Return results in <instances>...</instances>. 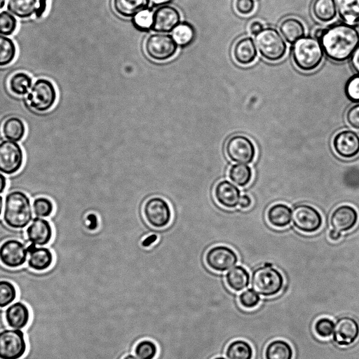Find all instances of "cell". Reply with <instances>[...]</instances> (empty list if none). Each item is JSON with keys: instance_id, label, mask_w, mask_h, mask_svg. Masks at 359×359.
Listing matches in <instances>:
<instances>
[{"instance_id": "cell-15", "label": "cell", "mask_w": 359, "mask_h": 359, "mask_svg": "<svg viewBox=\"0 0 359 359\" xmlns=\"http://www.w3.org/2000/svg\"><path fill=\"white\" fill-rule=\"evenodd\" d=\"M334 342L339 346L353 344L359 337V325L353 318L344 316L334 323L332 334Z\"/></svg>"}, {"instance_id": "cell-54", "label": "cell", "mask_w": 359, "mask_h": 359, "mask_svg": "<svg viewBox=\"0 0 359 359\" xmlns=\"http://www.w3.org/2000/svg\"><path fill=\"white\" fill-rule=\"evenodd\" d=\"M7 187V178L0 172V194L4 193Z\"/></svg>"}, {"instance_id": "cell-26", "label": "cell", "mask_w": 359, "mask_h": 359, "mask_svg": "<svg viewBox=\"0 0 359 359\" xmlns=\"http://www.w3.org/2000/svg\"><path fill=\"white\" fill-rule=\"evenodd\" d=\"M269 222L274 227L287 226L292 219V210L283 203H276L271 206L266 213Z\"/></svg>"}, {"instance_id": "cell-28", "label": "cell", "mask_w": 359, "mask_h": 359, "mask_svg": "<svg viewBox=\"0 0 359 359\" xmlns=\"http://www.w3.org/2000/svg\"><path fill=\"white\" fill-rule=\"evenodd\" d=\"M311 11L314 18L322 22H329L337 15L334 0H313Z\"/></svg>"}, {"instance_id": "cell-41", "label": "cell", "mask_w": 359, "mask_h": 359, "mask_svg": "<svg viewBox=\"0 0 359 359\" xmlns=\"http://www.w3.org/2000/svg\"><path fill=\"white\" fill-rule=\"evenodd\" d=\"M18 22L15 16L8 11L0 12V34L12 35L17 29Z\"/></svg>"}, {"instance_id": "cell-56", "label": "cell", "mask_w": 359, "mask_h": 359, "mask_svg": "<svg viewBox=\"0 0 359 359\" xmlns=\"http://www.w3.org/2000/svg\"><path fill=\"white\" fill-rule=\"evenodd\" d=\"M150 3L155 6L164 5L171 2L172 0H149Z\"/></svg>"}, {"instance_id": "cell-30", "label": "cell", "mask_w": 359, "mask_h": 359, "mask_svg": "<svg viewBox=\"0 0 359 359\" xmlns=\"http://www.w3.org/2000/svg\"><path fill=\"white\" fill-rule=\"evenodd\" d=\"M226 283L233 291L240 292L247 287L250 282V274L241 266H236L226 274Z\"/></svg>"}, {"instance_id": "cell-50", "label": "cell", "mask_w": 359, "mask_h": 359, "mask_svg": "<svg viewBox=\"0 0 359 359\" xmlns=\"http://www.w3.org/2000/svg\"><path fill=\"white\" fill-rule=\"evenodd\" d=\"M87 219L89 221V225L88 226V229L90 231H95L97 229L98 226V220L97 217L95 214H89L87 216Z\"/></svg>"}, {"instance_id": "cell-36", "label": "cell", "mask_w": 359, "mask_h": 359, "mask_svg": "<svg viewBox=\"0 0 359 359\" xmlns=\"http://www.w3.org/2000/svg\"><path fill=\"white\" fill-rule=\"evenodd\" d=\"M14 41L9 37L0 34V67L11 63L16 55Z\"/></svg>"}, {"instance_id": "cell-51", "label": "cell", "mask_w": 359, "mask_h": 359, "mask_svg": "<svg viewBox=\"0 0 359 359\" xmlns=\"http://www.w3.org/2000/svg\"><path fill=\"white\" fill-rule=\"evenodd\" d=\"M252 204V199L251 198L247 195L244 194L241 196L240 201H239V206L240 208L243 209L248 208Z\"/></svg>"}, {"instance_id": "cell-32", "label": "cell", "mask_w": 359, "mask_h": 359, "mask_svg": "<svg viewBox=\"0 0 359 359\" xmlns=\"http://www.w3.org/2000/svg\"><path fill=\"white\" fill-rule=\"evenodd\" d=\"M37 0H8L7 9L14 16L19 18H28L34 14L37 9Z\"/></svg>"}, {"instance_id": "cell-59", "label": "cell", "mask_w": 359, "mask_h": 359, "mask_svg": "<svg viewBox=\"0 0 359 359\" xmlns=\"http://www.w3.org/2000/svg\"><path fill=\"white\" fill-rule=\"evenodd\" d=\"M122 359H138L137 356H135L132 354H128L125 355Z\"/></svg>"}, {"instance_id": "cell-9", "label": "cell", "mask_w": 359, "mask_h": 359, "mask_svg": "<svg viewBox=\"0 0 359 359\" xmlns=\"http://www.w3.org/2000/svg\"><path fill=\"white\" fill-rule=\"evenodd\" d=\"M144 219L151 227L163 229L172 219V210L168 201L158 196L147 200L142 208Z\"/></svg>"}, {"instance_id": "cell-13", "label": "cell", "mask_w": 359, "mask_h": 359, "mask_svg": "<svg viewBox=\"0 0 359 359\" xmlns=\"http://www.w3.org/2000/svg\"><path fill=\"white\" fill-rule=\"evenodd\" d=\"M293 225L300 231L311 233L317 231L321 226L323 218L320 213L313 206L299 204L292 210Z\"/></svg>"}, {"instance_id": "cell-45", "label": "cell", "mask_w": 359, "mask_h": 359, "mask_svg": "<svg viewBox=\"0 0 359 359\" xmlns=\"http://www.w3.org/2000/svg\"><path fill=\"white\" fill-rule=\"evenodd\" d=\"M234 7L236 12L241 15H249L255 10L254 0H235Z\"/></svg>"}, {"instance_id": "cell-44", "label": "cell", "mask_w": 359, "mask_h": 359, "mask_svg": "<svg viewBox=\"0 0 359 359\" xmlns=\"http://www.w3.org/2000/svg\"><path fill=\"white\" fill-rule=\"evenodd\" d=\"M347 98L355 103H359V74L351 76L346 83L344 87Z\"/></svg>"}, {"instance_id": "cell-31", "label": "cell", "mask_w": 359, "mask_h": 359, "mask_svg": "<svg viewBox=\"0 0 359 359\" xmlns=\"http://www.w3.org/2000/svg\"><path fill=\"white\" fill-rule=\"evenodd\" d=\"M265 359H292L293 349L283 339H275L268 344L264 351Z\"/></svg>"}, {"instance_id": "cell-58", "label": "cell", "mask_w": 359, "mask_h": 359, "mask_svg": "<svg viewBox=\"0 0 359 359\" xmlns=\"http://www.w3.org/2000/svg\"><path fill=\"white\" fill-rule=\"evenodd\" d=\"M4 200L3 196L0 194V217L3 213L4 210Z\"/></svg>"}, {"instance_id": "cell-48", "label": "cell", "mask_w": 359, "mask_h": 359, "mask_svg": "<svg viewBox=\"0 0 359 359\" xmlns=\"http://www.w3.org/2000/svg\"><path fill=\"white\" fill-rule=\"evenodd\" d=\"M263 29L264 25L259 20H253L249 25V32L254 36H256Z\"/></svg>"}, {"instance_id": "cell-53", "label": "cell", "mask_w": 359, "mask_h": 359, "mask_svg": "<svg viewBox=\"0 0 359 359\" xmlns=\"http://www.w3.org/2000/svg\"><path fill=\"white\" fill-rule=\"evenodd\" d=\"M46 0H39V7H37L36 11L35 13L36 18H40L42 16V15L46 11Z\"/></svg>"}, {"instance_id": "cell-4", "label": "cell", "mask_w": 359, "mask_h": 359, "mask_svg": "<svg viewBox=\"0 0 359 359\" xmlns=\"http://www.w3.org/2000/svg\"><path fill=\"white\" fill-rule=\"evenodd\" d=\"M284 285V278L281 273L273 268L271 264L256 269L251 278L252 289L263 297H272L278 294Z\"/></svg>"}, {"instance_id": "cell-46", "label": "cell", "mask_w": 359, "mask_h": 359, "mask_svg": "<svg viewBox=\"0 0 359 359\" xmlns=\"http://www.w3.org/2000/svg\"><path fill=\"white\" fill-rule=\"evenodd\" d=\"M135 25L141 29H147L152 24V14L147 10H143L134 18Z\"/></svg>"}, {"instance_id": "cell-57", "label": "cell", "mask_w": 359, "mask_h": 359, "mask_svg": "<svg viewBox=\"0 0 359 359\" xmlns=\"http://www.w3.org/2000/svg\"><path fill=\"white\" fill-rule=\"evenodd\" d=\"M324 29H317L314 32V38H316L318 40H320L324 33Z\"/></svg>"}, {"instance_id": "cell-1", "label": "cell", "mask_w": 359, "mask_h": 359, "mask_svg": "<svg viewBox=\"0 0 359 359\" xmlns=\"http://www.w3.org/2000/svg\"><path fill=\"white\" fill-rule=\"evenodd\" d=\"M324 53L332 61L351 58L359 46V31L352 25L339 23L325 29L320 39Z\"/></svg>"}, {"instance_id": "cell-33", "label": "cell", "mask_w": 359, "mask_h": 359, "mask_svg": "<svg viewBox=\"0 0 359 359\" xmlns=\"http://www.w3.org/2000/svg\"><path fill=\"white\" fill-rule=\"evenodd\" d=\"M225 354L228 359H252L253 349L248 341L236 339L229 344Z\"/></svg>"}, {"instance_id": "cell-37", "label": "cell", "mask_w": 359, "mask_h": 359, "mask_svg": "<svg viewBox=\"0 0 359 359\" xmlns=\"http://www.w3.org/2000/svg\"><path fill=\"white\" fill-rule=\"evenodd\" d=\"M18 297L16 286L9 280H0V308L4 309L13 303Z\"/></svg>"}, {"instance_id": "cell-40", "label": "cell", "mask_w": 359, "mask_h": 359, "mask_svg": "<svg viewBox=\"0 0 359 359\" xmlns=\"http://www.w3.org/2000/svg\"><path fill=\"white\" fill-rule=\"evenodd\" d=\"M195 33L193 28L188 24L179 25L172 33L175 42L182 46L189 44L194 39Z\"/></svg>"}, {"instance_id": "cell-39", "label": "cell", "mask_w": 359, "mask_h": 359, "mask_svg": "<svg viewBox=\"0 0 359 359\" xmlns=\"http://www.w3.org/2000/svg\"><path fill=\"white\" fill-rule=\"evenodd\" d=\"M134 352L139 359H155L158 346L152 340L142 339L136 344Z\"/></svg>"}, {"instance_id": "cell-16", "label": "cell", "mask_w": 359, "mask_h": 359, "mask_svg": "<svg viewBox=\"0 0 359 359\" xmlns=\"http://www.w3.org/2000/svg\"><path fill=\"white\" fill-rule=\"evenodd\" d=\"M332 147L340 157L352 158L359 154V135L351 130H341L334 136Z\"/></svg>"}, {"instance_id": "cell-12", "label": "cell", "mask_w": 359, "mask_h": 359, "mask_svg": "<svg viewBox=\"0 0 359 359\" xmlns=\"http://www.w3.org/2000/svg\"><path fill=\"white\" fill-rule=\"evenodd\" d=\"M27 246L22 241L11 238L0 244V262L8 269L22 266L27 261Z\"/></svg>"}, {"instance_id": "cell-20", "label": "cell", "mask_w": 359, "mask_h": 359, "mask_svg": "<svg viewBox=\"0 0 359 359\" xmlns=\"http://www.w3.org/2000/svg\"><path fill=\"white\" fill-rule=\"evenodd\" d=\"M358 219V212L353 207L341 205L332 212L330 221L332 229L341 233L353 229Z\"/></svg>"}, {"instance_id": "cell-38", "label": "cell", "mask_w": 359, "mask_h": 359, "mask_svg": "<svg viewBox=\"0 0 359 359\" xmlns=\"http://www.w3.org/2000/svg\"><path fill=\"white\" fill-rule=\"evenodd\" d=\"M32 208L36 217L47 218L53 214L55 205L50 198L45 196H39L34 198Z\"/></svg>"}, {"instance_id": "cell-3", "label": "cell", "mask_w": 359, "mask_h": 359, "mask_svg": "<svg viewBox=\"0 0 359 359\" xmlns=\"http://www.w3.org/2000/svg\"><path fill=\"white\" fill-rule=\"evenodd\" d=\"M324 51L319 40L304 36L294 43L292 59L295 66L303 72H311L321 64Z\"/></svg>"}, {"instance_id": "cell-14", "label": "cell", "mask_w": 359, "mask_h": 359, "mask_svg": "<svg viewBox=\"0 0 359 359\" xmlns=\"http://www.w3.org/2000/svg\"><path fill=\"white\" fill-rule=\"evenodd\" d=\"M205 262L210 269L224 272L232 268L238 262V256L229 247L215 245L207 251Z\"/></svg>"}, {"instance_id": "cell-17", "label": "cell", "mask_w": 359, "mask_h": 359, "mask_svg": "<svg viewBox=\"0 0 359 359\" xmlns=\"http://www.w3.org/2000/svg\"><path fill=\"white\" fill-rule=\"evenodd\" d=\"M27 241L37 246L48 245L53 238V231L50 222L45 218H33L25 230Z\"/></svg>"}, {"instance_id": "cell-49", "label": "cell", "mask_w": 359, "mask_h": 359, "mask_svg": "<svg viewBox=\"0 0 359 359\" xmlns=\"http://www.w3.org/2000/svg\"><path fill=\"white\" fill-rule=\"evenodd\" d=\"M351 65L357 74H359V46L351 57Z\"/></svg>"}, {"instance_id": "cell-6", "label": "cell", "mask_w": 359, "mask_h": 359, "mask_svg": "<svg viewBox=\"0 0 359 359\" xmlns=\"http://www.w3.org/2000/svg\"><path fill=\"white\" fill-rule=\"evenodd\" d=\"M56 99L57 92L53 83L44 78L36 80L27 97L29 107L39 112H44L51 109Z\"/></svg>"}, {"instance_id": "cell-8", "label": "cell", "mask_w": 359, "mask_h": 359, "mask_svg": "<svg viewBox=\"0 0 359 359\" xmlns=\"http://www.w3.org/2000/svg\"><path fill=\"white\" fill-rule=\"evenodd\" d=\"M144 49L149 58L162 62L175 56L177 50V45L170 35L154 34L147 38Z\"/></svg>"}, {"instance_id": "cell-29", "label": "cell", "mask_w": 359, "mask_h": 359, "mask_svg": "<svg viewBox=\"0 0 359 359\" xmlns=\"http://www.w3.org/2000/svg\"><path fill=\"white\" fill-rule=\"evenodd\" d=\"M1 132L6 140L18 142L21 141L25 137L26 127L20 118L16 116H11L4 121Z\"/></svg>"}, {"instance_id": "cell-19", "label": "cell", "mask_w": 359, "mask_h": 359, "mask_svg": "<svg viewBox=\"0 0 359 359\" xmlns=\"http://www.w3.org/2000/svg\"><path fill=\"white\" fill-rule=\"evenodd\" d=\"M27 266L34 271L41 272L49 269L54 260V255L50 248L37 246L33 244L27 245Z\"/></svg>"}, {"instance_id": "cell-35", "label": "cell", "mask_w": 359, "mask_h": 359, "mask_svg": "<svg viewBox=\"0 0 359 359\" xmlns=\"http://www.w3.org/2000/svg\"><path fill=\"white\" fill-rule=\"evenodd\" d=\"M252 177L251 168L244 163H236L232 165L229 170V177L239 187L248 185Z\"/></svg>"}, {"instance_id": "cell-11", "label": "cell", "mask_w": 359, "mask_h": 359, "mask_svg": "<svg viewBox=\"0 0 359 359\" xmlns=\"http://www.w3.org/2000/svg\"><path fill=\"white\" fill-rule=\"evenodd\" d=\"M225 152L228 158L233 162L250 163L255 157L256 149L248 137L238 134L226 140Z\"/></svg>"}, {"instance_id": "cell-43", "label": "cell", "mask_w": 359, "mask_h": 359, "mask_svg": "<svg viewBox=\"0 0 359 359\" xmlns=\"http://www.w3.org/2000/svg\"><path fill=\"white\" fill-rule=\"evenodd\" d=\"M238 300L243 308L252 309L259 305L260 297L253 289H248L239 295Z\"/></svg>"}, {"instance_id": "cell-10", "label": "cell", "mask_w": 359, "mask_h": 359, "mask_svg": "<svg viewBox=\"0 0 359 359\" xmlns=\"http://www.w3.org/2000/svg\"><path fill=\"white\" fill-rule=\"evenodd\" d=\"M24 163V152L17 142L4 140L0 142V172L13 175L20 170Z\"/></svg>"}, {"instance_id": "cell-60", "label": "cell", "mask_w": 359, "mask_h": 359, "mask_svg": "<svg viewBox=\"0 0 359 359\" xmlns=\"http://www.w3.org/2000/svg\"><path fill=\"white\" fill-rule=\"evenodd\" d=\"M6 1V0H0V10L4 7Z\"/></svg>"}, {"instance_id": "cell-34", "label": "cell", "mask_w": 359, "mask_h": 359, "mask_svg": "<svg viewBox=\"0 0 359 359\" xmlns=\"http://www.w3.org/2000/svg\"><path fill=\"white\" fill-rule=\"evenodd\" d=\"M9 89L16 95L22 96L27 94L32 86L31 76L25 72H16L9 79Z\"/></svg>"}, {"instance_id": "cell-21", "label": "cell", "mask_w": 359, "mask_h": 359, "mask_svg": "<svg viewBox=\"0 0 359 359\" xmlns=\"http://www.w3.org/2000/svg\"><path fill=\"white\" fill-rule=\"evenodd\" d=\"M4 318L9 327L22 330L27 326L30 320L29 307L22 302H14L6 307Z\"/></svg>"}, {"instance_id": "cell-27", "label": "cell", "mask_w": 359, "mask_h": 359, "mask_svg": "<svg viewBox=\"0 0 359 359\" xmlns=\"http://www.w3.org/2000/svg\"><path fill=\"white\" fill-rule=\"evenodd\" d=\"M340 18L349 25L359 22V0H334Z\"/></svg>"}, {"instance_id": "cell-47", "label": "cell", "mask_w": 359, "mask_h": 359, "mask_svg": "<svg viewBox=\"0 0 359 359\" xmlns=\"http://www.w3.org/2000/svg\"><path fill=\"white\" fill-rule=\"evenodd\" d=\"M346 120L351 127L359 130V103L351 106L347 110Z\"/></svg>"}, {"instance_id": "cell-24", "label": "cell", "mask_w": 359, "mask_h": 359, "mask_svg": "<svg viewBox=\"0 0 359 359\" xmlns=\"http://www.w3.org/2000/svg\"><path fill=\"white\" fill-rule=\"evenodd\" d=\"M279 30L286 41L292 44L295 43L305 34L303 22L293 17L284 19L280 24Z\"/></svg>"}, {"instance_id": "cell-52", "label": "cell", "mask_w": 359, "mask_h": 359, "mask_svg": "<svg viewBox=\"0 0 359 359\" xmlns=\"http://www.w3.org/2000/svg\"><path fill=\"white\" fill-rule=\"evenodd\" d=\"M158 240V236L156 234H151L146 237L141 243L144 248H148L154 244Z\"/></svg>"}, {"instance_id": "cell-18", "label": "cell", "mask_w": 359, "mask_h": 359, "mask_svg": "<svg viewBox=\"0 0 359 359\" xmlns=\"http://www.w3.org/2000/svg\"><path fill=\"white\" fill-rule=\"evenodd\" d=\"M180 21V14L177 8L163 6L152 14L151 28L156 32H170L179 25Z\"/></svg>"}, {"instance_id": "cell-25", "label": "cell", "mask_w": 359, "mask_h": 359, "mask_svg": "<svg viewBox=\"0 0 359 359\" xmlns=\"http://www.w3.org/2000/svg\"><path fill=\"white\" fill-rule=\"evenodd\" d=\"M149 0H111L113 10L123 18L135 17L148 5Z\"/></svg>"}, {"instance_id": "cell-22", "label": "cell", "mask_w": 359, "mask_h": 359, "mask_svg": "<svg viewBox=\"0 0 359 359\" xmlns=\"http://www.w3.org/2000/svg\"><path fill=\"white\" fill-rule=\"evenodd\" d=\"M234 61L241 66L252 64L257 56V48L254 40L249 36L239 39L232 48Z\"/></svg>"}, {"instance_id": "cell-2", "label": "cell", "mask_w": 359, "mask_h": 359, "mask_svg": "<svg viewBox=\"0 0 359 359\" xmlns=\"http://www.w3.org/2000/svg\"><path fill=\"white\" fill-rule=\"evenodd\" d=\"M32 203L29 196L22 190L13 189L5 196L3 221L11 229L27 228L33 219Z\"/></svg>"}, {"instance_id": "cell-42", "label": "cell", "mask_w": 359, "mask_h": 359, "mask_svg": "<svg viewBox=\"0 0 359 359\" xmlns=\"http://www.w3.org/2000/svg\"><path fill=\"white\" fill-rule=\"evenodd\" d=\"M313 328L318 337L327 338L333 334L334 323L329 318H320L315 322Z\"/></svg>"}, {"instance_id": "cell-61", "label": "cell", "mask_w": 359, "mask_h": 359, "mask_svg": "<svg viewBox=\"0 0 359 359\" xmlns=\"http://www.w3.org/2000/svg\"><path fill=\"white\" fill-rule=\"evenodd\" d=\"M212 359H226V358H223V357H216V358H214Z\"/></svg>"}, {"instance_id": "cell-5", "label": "cell", "mask_w": 359, "mask_h": 359, "mask_svg": "<svg viewBox=\"0 0 359 359\" xmlns=\"http://www.w3.org/2000/svg\"><path fill=\"white\" fill-rule=\"evenodd\" d=\"M255 44L262 57L269 62L282 60L287 53V44L275 29L264 28L255 36Z\"/></svg>"}, {"instance_id": "cell-7", "label": "cell", "mask_w": 359, "mask_h": 359, "mask_svg": "<svg viewBox=\"0 0 359 359\" xmlns=\"http://www.w3.org/2000/svg\"><path fill=\"white\" fill-rule=\"evenodd\" d=\"M27 350V341L22 330H0V359H21Z\"/></svg>"}, {"instance_id": "cell-55", "label": "cell", "mask_w": 359, "mask_h": 359, "mask_svg": "<svg viewBox=\"0 0 359 359\" xmlns=\"http://www.w3.org/2000/svg\"><path fill=\"white\" fill-rule=\"evenodd\" d=\"M341 236V232L332 229L329 232V238L333 241H339Z\"/></svg>"}, {"instance_id": "cell-23", "label": "cell", "mask_w": 359, "mask_h": 359, "mask_svg": "<svg viewBox=\"0 0 359 359\" xmlns=\"http://www.w3.org/2000/svg\"><path fill=\"white\" fill-rule=\"evenodd\" d=\"M214 196L216 201L226 208H236L239 204L241 191L228 180L219 181L215 187Z\"/></svg>"}]
</instances>
